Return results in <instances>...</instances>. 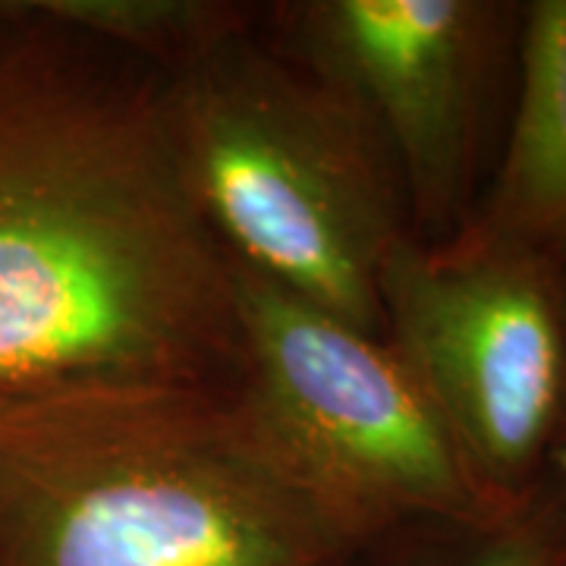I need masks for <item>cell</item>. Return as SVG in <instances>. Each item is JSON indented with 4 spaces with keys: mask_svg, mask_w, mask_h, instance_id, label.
Masks as SVG:
<instances>
[{
    "mask_svg": "<svg viewBox=\"0 0 566 566\" xmlns=\"http://www.w3.org/2000/svg\"><path fill=\"white\" fill-rule=\"evenodd\" d=\"M447 566H566L560 488H535L513 520L488 535H475V545Z\"/></svg>",
    "mask_w": 566,
    "mask_h": 566,
    "instance_id": "obj_9",
    "label": "cell"
},
{
    "mask_svg": "<svg viewBox=\"0 0 566 566\" xmlns=\"http://www.w3.org/2000/svg\"><path fill=\"white\" fill-rule=\"evenodd\" d=\"M233 290L243 371L230 397L274 465L356 545L412 520L488 535L526 506L485 485L385 334L240 262Z\"/></svg>",
    "mask_w": 566,
    "mask_h": 566,
    "instance_id": "obj_4",
    "label": "cell"
},
{
    "mask_svg": "<svg viewBox=\"0 0 566 566\" xmlns=\"http://www.w3.org/2000/svg\"><path fill=\"white\" fill-rule=\"evenodd\" d=\"M286 57L356 107L403 186L422 243L457 237L523 7L501 0H296L271 13Z\"/></svg>",
    "mask_w": 566,
    "mask_h": 566,
    "instance_id": "obj_6",
    "label": "cell"
},
{
    "mask_svg": "<svg viewBox=\"0 0 566 566\" xmlns=\"http://www.w3.org/2000/svg\"><path fill=\"white\" fill-rule=\"evenodd\" d=\"M170 142L233 262L365 334L378 274L409 233L397 167L334 88L252 32L161 76Z\"/></svg>",
    "mask_w": 566,
    "mask_h": 566,
    "instance_id": "obj_3",
    "label": "cell"
},
{
    "mask_svg": "<svg viewBox=\"0 0 566 566\" xmlns=\"http://www.w3.org/2000/svg\"><path fill=\"white\" fill-rule=\"evenodd\" d=\"M516 104L488 189L460 230L566 264V0L523 7Z\"/></svg>",
    "mask_w": 566,
    "mask_h": 566,
    "instance_id": "obj_7",
    "label": "cell"
},
{
    "mask_svg": "<svg viewBox=\"0 0 566 566\" xmlns=\"http://www.w3.org/2000/svg\"><path fill=\"white\" fill-rule=\"evenodd\" d=\"M25 7L161 76L252 32L262 17L259 7L230 0H25Z\"/></svg>",
    "mask_w": 566,
    "mask_h": 566,
    "instance_id": "obj_8",
    "label": "cell"
},
{
    "mask_svg": "<svg viewBox=\"0 0 566 566\" xmlns=\"http://www.w3.org/2000/svg\"><path fill=\"white\" fill-rule=\"evenodd\" d=\"M381 324L469 463L526 504L566 424L560 268L472 237L422 243L412 230L378 274Z\"/></svg>",
    "mask_w": 566,
    "mask_h": 566,
    "instance_id": "obj_5",
    "label": "cell"
},
{
    "mask_svg": "<svg viewBox=\"0 0 566 566\" xmlns=\"http://www.w3.org/2000/svg\"><path fill=\"white\" fill-rule=\"evenodd\" d=\"M359 554L264 453L230 390L0 406V566H356Z\"/></svg>",
    "mask_w": 566,
    "mask_h": 566,
    "instance_id": "obj_2",
    "label": "cell"
},
{
    "mask_svg": "<svg viewBox=\"0 0 566 566\" xmlns=\"http://www.w3.org/2000/svg\"><path fill=\"white\" fill-rule=\"evenodd\" d=\"M240 371L233 259L182 177L161 73L0 3V406Z\"/></svg>",
    "mask_w": 566,
    "mask_h": 566,
    "instance_id": "obj_1",
    "label": "cell"
},
{
    "mask_svg": "<svg viewBox=\"0 0 566 566\" xmlns=\"http://www.w3.org/2000/svg\"><path fill=\"white\" fill-rule=\"evenodd\" d=\"M560 290H564V315H566V264L560 268ZM554 460H557V469H560V497H564L566 506V424H564V434H560V441L554 447Z\"/></svg>",
    "mask_w": 566,
    "mask_h": 566,
    "instance_id": "obj_10",
    "label": "cell"
}]
</instances>
